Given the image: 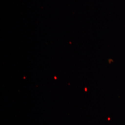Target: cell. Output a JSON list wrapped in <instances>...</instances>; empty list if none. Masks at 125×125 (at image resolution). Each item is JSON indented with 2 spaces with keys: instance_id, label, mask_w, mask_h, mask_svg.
<instances>
[]
</instances>
